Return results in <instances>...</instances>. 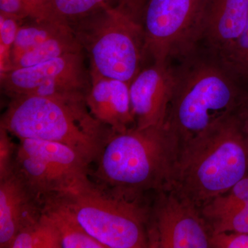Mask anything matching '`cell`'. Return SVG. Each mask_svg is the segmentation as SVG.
Returning <instances> with one entry per match:
<instances>
[{
	"label": "cell",
	"instance_id": "5",
	"mask_svg": "<svg viewBox=\"0 0 248 248\" xmlns=\"http://www.w3.org/2000/svg\"><path fill=\"white\" fill-rule=\"evenodd\" d=\"M50 200L66 207L85 231L106 248H148L151 205L145 197L116 195L89 178Z\"/></svg>",
	"mask_w": 248,
	"mask_h": 248
},
{
	"label": "cell",
	"instance_id": "10",
	"mask_svg": "<svg viewBox=\"0 0 248 248\" xmlns=\"http://www.w3.org/2000/svg\"><path fill=\"white\" fill-rule=\"evenodd\" d=\"M211 234L200 209L172 188L151 205L148 248H210Z\"/></svg>",
	"mask_w": 248,
	"mask_h": 248
},
{
	"label": "cell",
	"instance_id": "14",
	"mask_svg": "<svg viewBox=\"0 0 248 248\" xmlns=\"http://www.w3.org/2000/svg\"><path fill=\"white\" fill-rule=\"evenodd\" d=\"M248 0H208L202 38L223 57L244 30Z\"/></svg>",
	"mask_w": 248,
	"mask_h": 248
},
{
	"label": "cell",
	"instance_id": "22",
	"mask_svg": "<svg viewBox=\"0 0 248 248\" xmlns=\"http://www.w3.org/2000/svg\"><path fill=\"white\" fill-rule=\"evenodd\" d=\"M24 21L0 13V76L11 70V53Z\"/></svg>",
	"mask_w": 248,
	"mask_h": 248
},
{
	"label": "cell",
	"instance_id": "13",
	"mask_svg": "<svg viewBox=\"0 0 248 248\" xmlns=\"http://www.w3.org/2000/svg\"><path fill=\"white\" fill-rule=\"evenodd\" d=\"M91 84L86 96L90 112L113 133L135 127L130 104L129 83L91 75Z\"/></svg>",
	"mask_w": 248,
	"mask_h": 248
},
{
	"label": "cell",
	"instance_id": "11",
	"mask_svg": "<svg viewBox=\"0 0 248 248\" xmlns=\"http://www.w3.org/2000/svg\"><path fill=\"white\" fill-rule=\"evenodd\" d=\"M177 81V73L168 63L153 62L140 70L129 83L135 127L164 125Z\"/></svg>",
	"mask_w": 248,
	"mask_h": 248
},
{
	"label": "cell",
	"instance_id": "16",
	"mask_svg": "<svg viewBox=\"0 0 248 248\" xmlns=\"http://www.w3.org/2000/svg\"><path fill=\"white\" fill-rule=\"evenodd\" d=\"M43 213L58 231L62 248H106L85 231L68 209L58 201H46Z\"/></svg>",
	"mask_w": 248,
	"mask_h": 248
},
{
	"label": "cell",
	"instance_id": "1",
	"mask_svg": "<svg viewBox=\"0 0 248 248\" xmlns=\"http://www.w3.org/2000/svg\"><path fill=\"white\" fill-rule=\"evenodd\" d=\"M180 145L166 125L113 133L96 161L94 181L130 198L170 188Z\"/></svg>",
	"mask_w": 248,
	"mask_h": 248
},
{
	"label": "cell",
	"instance_id": "8",
	"mask_svg": "<svg viewBox=\"0 0 248 248\" xmlns=\"http://www.w3.org/2000/svg\"><path fill=\"white\" fill-rule=\"evenodd\" d=\"M208 0H146L141 15L145 52L153 62L190 51L202 38Z\"/></svg>",
	"mask_w": 248,
	"mask_h": 248
},
{
	"label": "cell",
	"instance_id": "21",
	"mask_svg": "<svg viewBox=\"0 0 248 248\" xmlns=\"http://www.w3.org/2000/svg\"><path fill=\"white\" fill-rule=\"evenodd\" d=\"M221 58L231 71L248 84V17L241 35Z\"/></svg>",
	"mask_w": 248,
	"mask_h": 248
},
{
	"label": "cell",
	"instance_id": "4",
	"mask_svg": "<svg viewBox=\"0 0 248 248\" xmlns=\"http://www.w3.org/2000/svg\"><path fill=\"white\" fill-rule=\"evenodd\" d=\"M240 80L223 62H201L177 73L164 125L180 148L236 113L248 89Z\"/></svg>",
	"mask_w": 248,
	"mask_h": 248
},
{
	"label": "cell",
	"instance_id": "20",
	"mask_svg": "<svg viewBox=\"0 0 248 248\" xmlns=\"http://www.w3.org/2000/svg\"><path fill=\"white\" fill-rule=\"evenodd\" d=\"M58 17L67 24L79 22L112 6V0H52Z\"/></svg>",
	"mask_w": 248,
	"mask_h": 248
},
{
	"label": "cell",
	"instance_id": "3",
	"mask_svg": "<svg viewBox=\"0 0 248 248\" xmlns=\"http://www.w3.org/2000/svg\"><path fill=\"white\" fill-rule=\"evenodd\" d=\"M0 128L18 140L57 142L95 163L111 135L90 112L85 99L17 96L1 115Z\"/></svg>",
	"mask_w": 248,
	"mask_h": 248
},
{
	"label": "cell",
	"instance_id": "23",
	"mask_svg": "<svg viewBox=\"0 0 248 248\" xmlns=\"http://www.w3.org/2000/svg\"><path fill=\"white\" fill-rule=\"evenodd\" d=\"M12 136L7 130L0 128V179L14 172L18 144Z\"/></svg>",
	"mask_w": 248,
	"mask_h": 248
},
{
	"label": "cell",
	"instance_id": "17",
	"mask_svg": "<svg viewBox=\"0 0 248 248\" xmlns=\"http://www.w3.org/2000/svg\"><path fill=\"white\" fill-rule=\"evenodd\" d=\"M69 26L66 23L53 21H25L23 22L11 50V69L13 62L23 54L37 48Z\"/></svg>",
	"mask_w": 248,
	"mask_h": 248
},
{
	"label": "cell",
	"instance_id": "24",
	"mask_svg": "<svg viewBox=\"0 0 248 248\" xmlns=\"http://www.w3.org/2000/svg\"><path fill=\"white\" fill-rule=\"evenodd\" d=\"M210 248H248V232H223L211 235Z\"/></svg>",
	"mask_w": 248,
	"mask_h": 248
},
{
	"label": "cell",
	"instance_id": "18",
	"mask_svg": "<svg viewBox=\"0 0 248 248\" xmlns=\"http://www.w3.org/2000/svg\"><path fill=\"white\" fill-rule=\"evenodd\" d=\"M10 248H62L58 232L45 213L40 219L19 232Z\"/></svg>",
	"mask_w": 248,
	"mask_h": 248
},
{
	"label": "cell",
	"instance_id": "19",
	"mask_svg": "<svg viewBox=\"0 0 248 248\" xmlns=\"http://www.w3.org/2000/svg\"><path fill=\"white\" fill-rule=\"evenodd\" d=\"M0 13L24 22L53 21L66 23L58 17L52 0H0Z\"/></svg>",
	"mask_w": 248,
	"mask_h": 248
},
{
	"label": "cell",
	"instance_id": "9",
	"mask_svg": "<svg viewBox=\"0 0 248 248\" xmlns=\"http://www.w3.org/2000/svg\"><path fill=\"white\" fill-rule=\"evenodd\" d=\"M84 57V51L69 53L6 72L0 76L1 91L9 98L32 95L86 100L91 78Z\"/></svg>",
	"mask_w": 248,
	"mask_h": 248
},
{
	"label": "cell",
	"instance_id": "26",
	"mask_svg": "<svg viewBox=\"0 0 248 248\" xmlns=\"http://www.w3.org/2000/svg\"><path fill=\"white\" fill-rule=\"evenodd\" d=\"M236 115L239 117L244 131L248 135V86L243 102L236 112Z\"/></svg>",
	"mask_w": 248,
	"mask_h": 248
},
{
	"label": "cell",
	"instance_id": "12",
	"mask_svg": "<svg viewBox=\"0 0 248 248\" xmlns=\"http://www.w3.org/2000/svg\"><path fill=\"white\" fill-rule=\"evenodd\" d=\"M43 208L14 171L0 179V248H10L19 232L40 219Z\"/></svg>",
	"mask_w": 248,
	"mask_h": 248
},
{
	"label": "cell",
	"instance_id": "15",
	"mask_svg": "<svg viewBox=\"0 0 248 248\" xmlns=\"http://www.w3.org/2000/svg\"><path fill=\"white\" fill-rule=\"evenodd\" d=\"M211 235L248 232V175L200 208Z\"/></svg>",
	"mask_w": 248,
	"mask_h": 248
},
{
	"label": "cell",
	"instance_id": "25",
	"mask_svg": "<svg viewBox=\"0 0 248 248\" xmlns=\"http://www.w3.org/2000/svg\"><path fill=\"white\" fill-rule=\"evenodd\" d=\"M116 1H117V6L128 11L129 14L138 19L139 17L141 16L142 9L146 0H116Z\"/></svg>",
	"mask_w": 248,
	"mask_h": 248
},
{
	"label": "cell",
	"instance_id": "2",
	"mask_svg": "<svg viewBox=\"0 0 248 248\" xmlns=\"http://www.w3.org/2000/svg\"><path fill=\"white\" fill-rule=\"evenodd\" d=\"M248 175V135L232 115L181 147L170 187L199 208Z\"/></svg>",
	"mask_w": 248,
	"mask_h": 248
},
{
	"label": "cell",
	"instance_id": "6",
	"mask_svg": "<svg viewBox=\"0 0 248 248\" xmlns=\"http://www.w3.org/2000/svg\"><path fill=\"white\" fill-rule=\"evenodd\" d=\"M71 27L89 58L91 75L130 83L141 69L143 29L128 11L112 5Z\"/></svg>",
	"mask_w": 248,
	"mask_h": 248
},
{
	"label": "cell",
	"instance_id": "7",
	"mask_svg": "<svg viewBox=\"0 0 248 248\" xmlns=\"http://www.w3.org/2000/svg\"><path fill=\"white\" fill-rule=\"evenodd\" d=\"M14 172L45 204L90 178V163L71 147L42 140H20Z\"/></svg>",
	"mask_w": 248,
	"mask_h": 248
}]
</instances>
